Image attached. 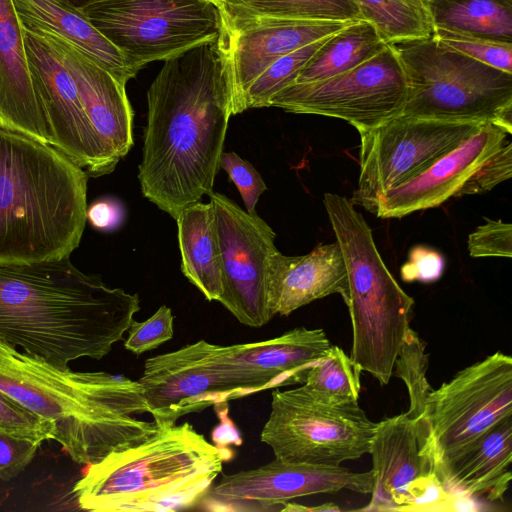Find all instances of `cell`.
I'll return each instance as SVG.
<instances>
[{
    "label": "cell",
    "mask_w": 512,
    "mask_h": 512,
    "mask_svg": "<svg viewBox=\"0 0 512 512\" xmlns=\"http://www.w3.org/2000/svg\"><path fill=\"white\" fill-rule=\"evenodd\" d=\"M124 347L133 354L140 355L156 349L174 334V316L172 310L161 305L158 310L143 322L133 319Z\"/></svg>",
    "instance_id": "cell-35"
},
{
    "label": "cell",
    "mask_w": 512,
    "mask_h": 512,
    "mask_svg": "<svg viewBox=\"0 0 512 512\" xmlns=\"http://www.w3.org/2000/svg\"><path fill=\"white\" fill-rule=\"evenodd\" d=\"M392 45L408 82L401 115L492 123L512 133V73L452 50L432 35Z\"/></svg>",
    "instance_id": "cell-8"
},
{
    "label": "cell",
    "mask_w": 512,
    "mask_h": 512,
    "mask_svg": "<svg viewBox=\"0 0 512 512\" xmlns=\"http://www.w3.org/2000/svg\"><path fill=\"white\" fill-rule=\"evenodd\" d=\"M361 372L349 355L340 347L331 345L300 386L313 399L323 403H358Z\"/></svg>",
    "instance_id": "cell-30"
},
{
    "label": "cell",
    "mask_w": 512,
    "mask_h": 512,
    "mask_svg": "<svg viewBox=\"0 0 512 512\" xmlns=\"http://www.w3.org/2000/svg\"><path fill=\"white\" fill-rule=\"evenodd\" d=\"M369 454L374 475L363 511L431 510L452 500L423 452L414 419L405 412L377 422Z\"/></svg>",
    "instance_id": "cell-17"
},
{
    "label": "cell",
    "mask_w": 512,
    "mask_h": 512,
    "mask_svg": "<svg viewBox=\"0 0 512 512\" xmlns=\"http://www.w3.org/2000/svg\"><path fill=\"white\" fill-rule=\"evenodd\" d=\"M331 342L321 328L298 327L252 343L204 339L148 358L138 380L158 427L182 416L268 389L303 384Z\"/></svg>",
    "instance_id": "cell-3"
},
{
    "label": "cell",
    "mask_w": 512,
    "mask_h": 512,
    "mask_svg": "<svg viewBox=\"0 0 512 512\" xmlns=\"http://www.w3.org/2000/svg\"><path fill=\"white\" fill-rule=\"evenodd\" d=\"M42 442L0 434V479L18 476L32 461Z\"/></svg>",
    "instance_id": "cell-39"
},
{
    "label": "cell",
    "mask_w": 512,
    "mask_h": 512,
    "mask_svg": "<svg viewBox=\"0 0 512 512\" xmlns=\"http://www.w3.org/2000/svg\"><path fill=\"white\" fill-rule=\"evenodd\" d=\"M147 124L138 179L142 194L176 219L213 192L232 95L217 40L163 66L147 91Z\"/></svg>",
    "instance_id": "cell-1"
},
{
    "label": "cell",
    "mask_w": 512,
    "mask_h": 512,
    "mask_svg": "<svg viewBox=\"0 0 512 512\" xmlns=\"http://www.w3.org/2000/svg\"><path fill=\"white\" fill-rule=\"evenodd\" d=\"M408 82L392 44L357 67L328 79L292 83L270 100V107L348 122L367 131L402 114Z\"/></svg>",
    "instance_id": "cell-12"
},
{
    "label": "cell",
    "mask_w": 512,
    "mask_h": 512,
    "mask_svg": "<svg viewBox=\"0 0 512 512\" xmlns=\"http://www.w3.org/2000/svg\"><path fill=\"white\" fill-rule=\"evenodd\" d=\"M219 9L221 16L231 19L362 20L356 0H227Z\"/></svg>",
    "instance_id": "cell-28"
},
{
    "label": "cell",
    "mask_w": 512,
    "mask_h": 512,
    "mask_svg": "<svg viewBox=\"0 0 512 512\" xmlns=\"http://www.w3.org/2000/svg\"><path fill=\"white\" fill-rule=\"evenodd\" d=\"M221 256L223 293L220 302L240 323L258 328L274 316L269 307L268 271L278 249L276 234L255 214H249L227 196L212 192Z\"/></svg>",
    "instance_id": "cell-14"
},
{
    "label": "cell",
    "mask_w": 512,
    "mask_h": 512,
    "mask_svg": "<svg viewBox=\"0 0 512 512\" xmlns=\"http://www.w3.org/2000/svg\"><path fill=\"white\" fill-rule=\"evenodd\" d=\"M376 427L358 403L327 404L301 386L276 388L260 440L280 461L339 466L369 454Z\"/></svg>",
    "instance_id": "cell-10"
},
{
    "label": "cell",
    "mask_w": 512,
    "mask_h": 512,
    "mask_svg": "<svg viewBox=\"0 0 512 512\" xmlns=\"http://www.w3.org/2000/svg\"><path fill=\"white\" fill-rule=\"evenodd\" d=\"M387 45L369 22H351L328 38L293 83L320 81L349 71L381 52Z\"/></svg>",
    "instance_id": "cell-26"
},
{
    "label": "cell",
    "mask_w": 512,
    "mask_h": 512,
    "mask_svg": "<svg viewBox=\"0 0 512 512\" xmlns=\"http://www.w3.org/2000/svg\"><path fill=\"white\" fill-rule=\"evenodd\" d=\"M426 344L410 328L396 357V374L406 385L409 409L405 414L414 419L418 436L424 445L429 442V428L425 418L426 402L432 390L427 380L428 358Z\"/></svg>",
    "instance_id": "cell-31"
},
{
    "label": "cell",
    "mask_w": 512,
    "mask_h": 512,
    "mask_svg": "<svg viewBox=\"0 0 512 512\" xmlns=\"http://www.w3.org/2000/svg\"><path fill=\"white\" fill-rule=\"evenodd\" d=\"M80 8L136 73L215 42L221 31L220 9L208 0H91Z\"/></svg>",
    "instance_id": "cell-9"
},
{
    "label": "cell",
    "mask_w": 512,
    "mask_h": 512,
    "mask_svg": "<svg viewBox=\"0 0 512 512\" xmlns=\"http://www.w3.org/2000/svg\"><path fill=\"white\" fill-rule=\"evenodd\" d=\"M53 425L0 389V434L43 442L52 439Z\"/></svg>",
    "instance_id": "cell-34"
},
{
    "label": "cell",
    "mask_w": 512,
    "mask_h": 512,
    "mask_svg": "<svg viewBox=\"0 0 512 512\" xmlns=\"http://www.w3.org/2000/svg\"><path fill=\"white\" fill-rule=\"evenodd\" d=\"M512 416L507 417L436 476L452 499L502 500L512 479Z\"/></svg>",
    "instance_id": "cell-23"
},
{
    "label": "cell",
    "mask_w": 512,
    "mask_h": 512,
    "mask_svg": "<svg viewBox=\"0 0 512 512\" xmlns=\"http://www.w3.org/2000/svg\"><path fill=\"white\" fill-rule=\"evenodd\" d=\"M332 294L348 300V274L337 241L316 246L302 256H286L279 250L269 262L268 298L273 316L295 310Z\"/></svg>",
    "instance_id": "cell-21"
},
{
    "label": "cell",
    "mask_w": 512,
    "mask_h": 512,
    "mask_svg": "<svg viewBox=\"0 0 512 512\" xmlns=\"http://www.w3.org/2000/svg\"><path fill=\"white\" fill-rule=\"evenodd\" d=\"M189 423L159 427L147 439L88 465L72 489L93 512H172L201 502L232 457Z\"/></svg>",
    "instance_id": "cell-6"
},
{
    "label": "cell",
    "mask_w": 512,
    "mask_h": 512,
    "mask_svg": "<svg viewBox=\"0 0 512 512\" xmlns=\"http://www.w3.org/2000/svg\"><path fill=\"white\" fill-rule=\"evenodd\" d=\"M175 220L184 276L208 301H219L223 293L222 266L211 203L189 205Z\"/></svg>",
    "instance_id": "cell-25"
},
{
    "label": "cell",
    "mask_w": 512,
    "mask_h": 512,
    "mask_svg": "<svg viewBox=\"0 0 512 512\" xmlns=\"http://www.w3.org/2000/svg\"><path fill=\"white\" fill-rule=\"evenodd\" d=\"M362 20L387 44L426 38L433 25L424 0H356Z\"/></svg>",
    "instance_id": "cell-29"
},
{
    "label": "cell",
    "mask_w": 512,
    "mask_h": 512,
    "mask_svg": "<svg viewBox=\"0 0 512 512\" xmlns=\"http://www.w3.org/2000/svg\"><path fill=\"white\" fill-rule=\"evenodd\" d=\"M0 389L53 425L52 440L90 465L154 434L142 384L124 375L75 372L0 343Z\"/></svg>",
    "instance_id": "cell-4"
},
{
    "label": "cell",
    "mask_w": 512,
    "mask_h": 512,
    "mask_svg": "<svg viewBox=\"0 0 512 512\" xmlns=\"http://www.w3.org/2000/svg\"><path fill=\"white\" fill-rule=\"evenodd\" d=\"M443 266L444 261L439 253L415 248L409 255V261L402 267V278L405 281H435L441 276Z\"/></svg>",
    "instance_id": "cell-40"
},
{
    "label": "cell",
    "mask_w": 512,
    "mask_h": 512,
    "mask_svg": "<svg viewBox=\"0 0 512 512\" xmlns=\"http://www.w3.org/2000/svg\"><path fill=\"white\" fill-rule=\"evenodd\" d=\"M139 310L138 294L109 287L69 257L0 264V343L60 369L108 355Z\"/></svg>",
    "instance_id": "cell-2"
},
{
    "label": "cell",
    "mask_w": 512,
    "mask_h": 512,
    "mask_svg": "<svg viewBox=\"0 0 512 512\" xmlns=\"http://www.w3.org/2000/svg\"><path fill=\"white\" fill-rule=\"evenodd\" d=\"M484 124L399 115L359 132V177L350 201L371 212L382 193L422 173Z\"/></svg>",
    "instance_id": "cell-13"
},
{
    "label": "cell",
    "mask_w": 512,
    "mask_h": 512,
    "mask_svg": "<svg viewBox=\"0 0 512 512\" xmlns=\"http://www.w3.org/2000/svg\"><path fill=\"white\" fill-rule=\"evenodd\" d=\"M281 511H340V508L334 503H324L321 506L306 507L299 504L287 503Z\"/></svg>",
    "instance_id": "cell-43"
},
{
    "label": "cell",
    "mask_w": 512,
    "mask_h": 512,
    "mask_svg": "<svg viewBox=\"0 0 512 512\" xmlns=\"http://www.w3.org/2000/svg\"><path fill=\"white\" fill-rule=\"evenodd\" d=\"M372 470L289 463L280 460L254 469L223 474L199 503L211 512L281 511L292 499L350 490L370 494Z\"/></svg>",
    "instance_id": "cell-15"
},
{
    "label": "cell",
    "mask_w": 512,
    "mask_h": 512,
    "mask_svg": "<svg viewBox=\"0 0 512 512\" xmlns=\"http://www.w3.org/2000/svg\"><path fill=\"white\" fill-rule=\"evenodd\" d=\"M323 203L348 274L349 356L361 371L387 385L410 329L414 299L388 270L371 228L350 199L325 193Z\"/></svg>",
    "instance_id": "cell-7"
},
{
    "label": "cell",
    "mask_w": 512,
    "mask_h": 512,
    "mask_svg": "<svg viewBox=\"0 0 512 512\" xmlns=\"http://www.w3.org/2000/svg\"><path fill=\"white\" fill-rule=\"evenodd\" d=\"M25 46L32 83L50 129L52 146L90 177L113 172L117 163L95 134L75 81L57 51L45 36L29 30H25Z\"/></svg>",
    "instance_id": "cell-16"
},
{
    "label": "cell",
    "mask_w": 512,
    "mask_h": 512,
    "mask_svg": "<svg viewBox=\"0 0 512 512\" xmlns=\"http://www.w3.org/2000/svg\"><path fill=\"white\" fill-rule=\"evenodd\" d=\"M432 37L448 48L499 70L512 73V43L441 28H433Z\"/></svg>",
    "instance_id": "cell-33"
},
{
    "label": "cell",
    "mask_w": 512,
    "mask_h": 512,
    "mask_svg": "<svg viewBox=\"0 0 512 512\" xmlns=\"http://www.w3.org/2000/svg\"><path fill=\"white\" fill-rule=\"evenodd\" d=\"M0 124L52 145L30 75L25 30L13 0H0Z\"/></svg>",
    "instance_id": "cell-22"
},
{
    "label": "cell",
    "mask_w": 512,
    "mask_h": 512,
    "mask_svg": "<svg viewBox=\"0 0 512 512\" xmlns=\"http://www.w3.org/2000/svg\"><path fill=\"white\" fill-rule=\"evenodd\" d=\"M24 29L63 39L127 84L137 73L124 55L66 0H13Z\"/></svg>",
    "instance_id": "cell-24"
},
{
    "label": "cell",
    "mask_w": 512,
    "mask_h": 512,
    "mask_svg": "<svg viewBox=\"0 0 512 512\" xmlns=\"http://www.w3.org/2000/svg\"><path fill=\"white\" fill-rule=\"evenodd\" d=\"M219 164L236 185L245 204L246 212L255 214L258 199L267 190L261 175L250 162L235 152H222Z\"/></svg>",
    "instance_id": "cell-37"
},
{
    "label": "cell",
    "mask_w": 512,
    "mask_h": 512,
    "mask_svg": "<svg viewBox=\"0 0 512 512\" xmlns=\"http://www.w3.org/2000/svg\"><path fill=\"white\" fill-rule=\"evenodd\" d=\"M331 36L317 40L275 60L248 88L237 107L236 114L250 108L270 107L271 98L295 81L303 67Z\"/></svg>",
    "instance_id": "cell-32"
},
{
    "label": "cell",
    "mask_w": 512,
    "mask_h": 512,
    "mask_svg": "<svg viewBox=\"0 0 512 512\" xmlns=\"http://www.w3.org/2000/svg\"><path fill=\"white\" fill-rule=\"evenodd\" d=\"M124 207L114 198H102L87 206L86 221L100 231L117 229L124 220Z\"/></svg>",
    "instance_id": "cell-41"
},
{
    "label": "cell",
    "mask_w": 512,
    "mask_h": 512,
    "mask_svg": "<svg viewBox=\"0 0 512 512\" xmlns=\"http://www.w3.org/2000/svg\"><path fill=\"white\" fill-rule=\"evenodd\" d=\"M37 33L52 44L72 75L95 134L118 164L134 143V112L126 94V84L67 41Z\"/></svg>",
    "instance_id": "cell-20"
},
{
    "label": "cell",
    "mask_w": 512,
    "mask_h": 512,
    "mask_svg": "<svg viewBox=\"0 0 512 512\" xmlns=\"http://www.w3.org/2000/svg\"><path fill=\"white\" fill-rule=\"evenodd\" d=\"M226 414V407L224 412L220 409L218 410L221 425L217 426L212 434L214 444L219 448H226L225 445L227 444L239 445L242 443L238 430L235 428L234 423L228 417H225Z\"/></svg>",
    "instance_id": "cell-42"
},
{
    "label": "cell",
    "mask_w": 512,
    "mask_h": 512,
    "mask_svg": "<svg viewBox=\"0 0 512 512\" xmlns=\"http://www.w3.org/2000/svg\"><path fill=\"white\" fill-rule=\"evenodd\" d=\"M512 175V144L506 141L464 182L455 197L482 194L492 190Z\"/></svg>",
    "instance_id": "cell-36"
},
{
    "label": "cell",
    "mask_w": 512,
    "mask_h": 512,
    "mask_svg": "<svg viewBox=\"0 0 512 512\" xmlns=\"http://www.w3.org/2000/svg\"><path fill=\"white\" fill-rule=\"evenodd\" d=\"M468 251L471 257L512 256V225L502 220L486 219L468 237Z\"/></svg>",
    "instance_id": "cell-38"
},
{
    "label": "cell",
    "mask_w": 512,
    "mask_h": 512,
    "mask_svg": "<svg viewBox=\"0 0 512 512\" xmlns=\"http://www.w3.org/2000/svg\"><path fill=\"white\" fill-rule=\"evenodd\" d=\"M349 23L221 16L217 44L230 83L233 115L251 84L275 60L331 36Z\"/></svg>",
    "instance_id": "cell-18"
},
{
    "label": "cell",
    "mask_w": 512,
    "mask_h": 512,
    "mask_svg": "<svg viewBox=\"0 0 512 512\" xmlns=\"http://www.w3.org/2000/svg\"><path fill=\"white\" fill-rule=\"evenodd\" d=\"M66 1H68L69 3H71L77 7H81L91 0H66Z\"/></svg>",
    "instance_id": "cell-44"
},
{
    "label": "cell",
    "mask_w": 512,
    "mask_h": 512,
    "mask_svg": "<svg viewBox=\"0 0 512 512\" xmlns=\"http://www.w3.org/2000/svg\"><path fill=\"white\" fill-rule=\"evenodd\" d=\"M88 177L54 146L0 124V264L70 257L85 228Z\"/></svg>",
    "instance_id": "cell-5"
},
{
    "label": "cell",
    "mask_w": 512,
    "mask_h": 512,
    "mask_svg": "<svg viewBox=\"0 0 512 512\" xmlns=\"http://www.w3.org/2000/svg\"><path fill=\"white\" fill-rule=\"evenodd\" d=\"M512 416V358L497 351L432 389L425 418L435 474ZM437 477V476H436Z\"/></svg>",
    "instance_id": "cell-11"
},
{
    "label": "cell",
    "mask_w": 512,
    "mask_h": 512,
    "mask_svg": "<svg viewBox=\"0 0 512 512\" xmlns=\"http://www.w3.org/2000/svg\"><path fill=\"white\" fill-rule=\"evenodd\" d=\"M208 1H211L213 2L215 5H217L218 7H220L225 1L227 0H208Z\"/></svg>",
    "instance_id": "cell-45"
},
{
    "label": "cell",
    "mask_w": 512,
    "mask_h": 512,
    "mask_svg": "<svg viewBox=\"0 0 512 512\" xmlns=\"http://www.w3.org/2000/svg\"><path fill=\"white\" fill-rule=\"evenodd\" d=\"M508 135L495 124L482 125L422 173L382 193L371 213L380 218H399L443 204L456 196L475 169L507 141Z\"/></svg>",
    "instance_id": "cell-19"
},
{
    "label": "cell",
    "mask_w": 512,
    "mask_h": 512,
    "mask_svg": "<svg viewBox=\"0 0 512 512\" xmlns=\"http://www.w3.org/2000/svg\"><path fill=\"white\" fill-rule=\"evenodd\" d=\"M433 28L512 43V0H424Z\"/></svg>",
    "instance_id": "cell-27"
}]
</instances>
